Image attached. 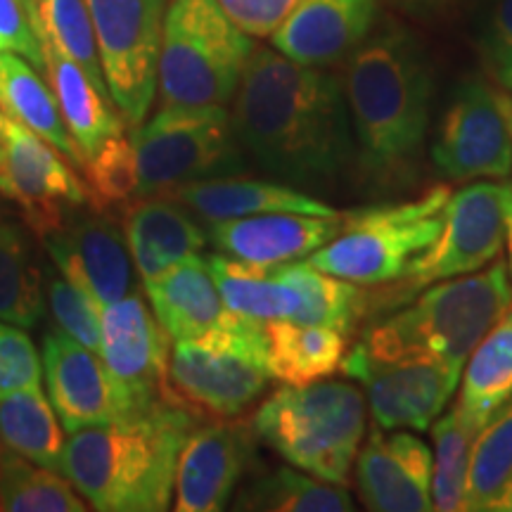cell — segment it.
<instances>
[{
    "label": "cell",
    "mask_w": 512,
    "mask_h": 512,
    "mask_svg": "<svg viewBox=\"0 0 512 512\" xmlns=\"http://www.w3.org/2000/svg\"><path fill=\"white\" fill-rule=\"evenodd\" d=\"M479 53L498 86L512 93V0H482Z\"/></svg>",
    "instance_id": "obj_40"
},
{
    "label": "cell",
    "mask_w": 512,
    "mask_h": 512,
    "mask_svg": "<svg viewBox=\"0 0 512 512\" xmlns=\"http://www.w3.org/2000/svg\"><path fill=\"white\" fill-rule=\"evenodd\" d=\"M448 197L451 188L437 185L418 200L347 211L337 238L316 249L309 264L361 287L401 280L437 240Z\"/></svg>",
    "instance_id": "obj_8"
},
{
    "label": "cell",
    "mask_w": 512,
    "mask_h": 512,
    "mask_svg": "<svg viewBox=\"0 0 512 512\" xmlns=\"http://www.w3.org/2000/svg\"><path fill=\"white\" fill-rule=\"evenodd\" d=\"M145 292L159 325L174 342L219 328L233 313L223 304L209 261L202 254L188 256L147 280Z\"/></svg>",
    "instance_id": "obj_25"
},
{
    "label": "cell",
    "mask_w": 512,
    "mask_h": 512,
    "mask_svg": "<svg viewBox=\"0 0 512 512\" xmlns=\"http://www.w3.org/2000/svg\"><path fill=\"white\" fill-rule=\"evenodd\" d=\"M512 396V302L496 325L482 337L463 368L458 406L489 420Z\"/></svg>",
    "instance_id": "obj_32"
},
{
    "label": "cell",
    "mask_w": 512,
    "mask_h": 512,
    "mask_svg": "<svg viewBox=\"0 0 512 512\" xmlns=\"http://www.w3.org/2000/svg\"><path fill=\"white\" fill-rule=\"evenodd\" d=\"M264 335L268 370L290 387L328 380L347 356V335L323 325L273 318L264 323Z\"/></svg>",
    "instance_id": "obj_26"
},
{
    "label": "cell",
    "mask_w": 512,
    "mask_h": 512,
    "mask_svg": "<svg viewBox=\"0 0 512 512\" xmlns=\"http://www.w3.org/2000/svg\"><path fill=\"white\" fill-rule=\"evenodd\" d=\"M342 91L363 171L377 185L413 174L430 126L432 74L406 27L370 31L344 60Z\"/></svg>",
    "instance_id": "obj_2"
},
{
    "label": "cell",
    "mask_w": 512,
    "mask_h": 512,
    "mask_svg": "<svg viewBox=\"0 0 512 512\" xmlns=\"http://www.w3.org/2000/svg\"><path fill=\"white\" fill-rule=\"evenodd\" d=\"M169 195L181 202L192 216L207 223L245 219V216L259 214H342L332 204L320 202L318 197L294 188V185L254 181V178H242L240 174L181 185Z\"/></svg>",
    "instance_id": "obj_22"
},
{
    "label": "cell",
    "mask_w": 512,
    "mask_h": 512,
    "mask_svg": "<svg viewBox=\"0 0 512 512\" xmlns=\"http://www.w3.org/2000/svg\"><path fill=\"white\" fill-rule=\"evenodd\" d=\"M0 195L17 202L38 238L60 226L72 209L86 207L88 188L69 159L48 140L8 117V147L0 166Z\"/></svg>",
    "instance_id": "obj_15"
},
{
    "label": "cell",
    "mask_w": 512,
    "mask_h": 512,
    "mask_svg": "<svg viewBox=\"0 0 512 512\" xmlns=\"http://www.w3.org/2000/svg\"><path fill=\"white\" fill-rule=\"evenodd\" d=\"M510 302L508 264L496 259L477 273L434 283L411 306L373 325L361 347L377 361L437 358L465 368Z\"/></svg>",
    "instance_id": "obj_4"
},
{
    "label": "cell",
    "mask_w": 512,
    "mask_h": 512,
    "mask_svg": "<svg viewBox=\"0 0 512 512\" xmlns=\"http://www.w3.org/2000/svg\"><path fill=\"white\" fill-rule=\"evenodd\" d=\"M83 171H86L93 204L98 209L128 204L138 197L136 147L124 133L107 140L91 159H86Z\"/></svg>",
    "instance_id": "obj_38"
},
{
    "label": "cell",
    "mask_w": 512,
    "mask_h": 512,
    "mask_svg": "<svg viewBox=\"0 0 512 512\" xmlns=\"http://www.w3.org/2000/svg\"><path fill=\"white\" fill-rule=\"evenodd\" d=\"M207 261L228 311L261 323L273 318H292L294 292L280 278L278 264H252L221 252L211 254Z\"/></svg>",
    "instance_id": "obj_29"
},
{
    "label": "cell",
    "mask_w": 512,
    "mask_h": 512,
    "mask_svg": "<svg viewBox=\"0 0 512 512\" xmlns=\"http://www.w3.org/2000/svg\"><path fill=\"white\" fill-rule=\"evenodd\" d=\"M41 377L43 363L29 332L0 320V399L19 389L41 387Z\"/></svg>",
    "instance_id": "obj_41"
},
{
    "label": "cell",
    "mask_w": 512,
    "mask_h": 512,
    "mask_svg": "<svg viewBox=\"0 0 512 512\" xmlns=\"http://www.w3.org/2000/svg\"><path fill=\"white\" fill-rule=\"evenodd\" d=\"M254 434V425L235 418L195 427L178 458L174 510H226L254 456Z\"/></svg>",
    "instance_id": "obj_18"
},
{
    "label": "cell",
    "mask_w": 512,
    "mask_h": 512,
    "mask_svg": "<svg viewBox=\"0 0 512 512\" xmlns=\"http://www.w3.org/2000/svg\"><path fill=\"white\" fill-rule=\"evenodd\" d=\"M278 273L294 292V311L290 320L323 325V328H332L342 335H351L366 309L368 297L361 287L320 271L309 261L306 264L302 261L278 264Z\"/></svg>",
    "instance_id": "obj_28"
},
{
    "label": "cell",
    "mask_w": 512,
    "mask_h": 512,
    "mask_svg": "<svg viewBox=\"0 0 512 512\" xmlns=\"http://www.w3.org/2000/svg\"><path fill=\"white\" fill-rule=\"evenodd\" d=\"M41 240L64 278L100 309L124 299L136 287V266L124 230L107 216L83 207L72 209Z\"/></svg>",
    "instance_id": "obj_16"
},
{
    "label": "cell",
    "mask_w": 512,
    "mask_h": 512,
    "mask_svg": "<svg viewBox=\"0 0 512 512\" xmlns=\"http://www.w3.org/2000/svg\"><path fill=\"white\" fill-rule=\"evenodd\" d=\"M403 3L413 5V8H422V10H437V8H444L448 3H453V0H403Z\"/></svg>",
    "instance_id": "obj_47"
},
{
    "label": "cell",
    "mask_w": 512,
    "mask_h": 512,
    "mask_svg": "<svg viewBox=\"0 0 512 512\" xmlns=\"http://www.w3.org/2000/svg\"><path fill=\"white\" fill-rule=\"evenodd\" d=\"M254 53L252 36L219 0H171L159 50L162 105L226 107Z\"/></svg>",
    "instance_id": "obj_6"
},
{
    "label": "cell",
    "mask_w": 512,
    "mask_h": 512,
    "mask_svg": "<svg viewBox=\"0 0 512 512\" xmlns=\"http://www.w3.org/2000/svg\"><path fill=\"white\" fill-rule=\"evenodd\" d=\"M233 508L266 512H351L356 510V505L347 486L323 482L290 465L278 467L242 486Z\"/></svg>",
    "instance_id": "obj_31"
},
{
    "label": "cell",
    "mask_w": 512,
    "mask_h": 512,
    "mask_svg": "<svg viewBox=\"0 0 512 512\" xmlns=\"http://www.w3.org/2000/svg\"><path fill=\"white\" fill-rule=\"evenodd\" d=\"M230 19L249 36H271L302 0H219Z\"/></svg>",
    "instance_id": "obj_43"
},
{
    "label": "cell",
    "mask_w": 512,
    "mask_h": 512,
    "mask_svg": "<svg viewBox=\"0 0 512 512\" xmlns=\"http://www.w3.org/2000/svg\"><path fill=\"white\" fill-rule=\"evenodd\" d=\"M347 221V211L337 216L309 214H259L245 219L209 223V242L221 254L252 264H290L337 238Z\"/></svg>",
    "instance_id": "obj_21"
},
{
    "label": "cell",
    "mask_w": 512,
    "mask_h": 512,
    "mask_svg": "<svg viewBox=\"0 0 512 512\" xmlns=\"http://www.w3.org/2000/svg\"><path fill=\"white\" fill-rule=\"evenodd\" d=\"M377 0H302L271 34L278 53L306 67H332L375 27Z\"/></svg>",
    "instance_id": "obj_20"
},
{
    "label": "cell",
    "mask_w": 512,
    "mask_h": 512,
    "mask_svg": "<svg viewBox=\"0 0 512 512\" xmlns=\"http://www.w3.org/2000/svg\"><path fill=\"white\" fill-rule=\"evenodd\" d=\"M489 512H512V475L505 486L501 489V494L494 498V503H491Z\"/></svg>",
    "instance_id": "obj_45"
},
{
    "label": "cell",
    "mask_w": 512,
    "mask_h": 512,
    "mask_svg": "<svg viewBox=\"0 0 512 512\" xmlns=\"http://www.w3.org/2000/svg\"><path fill=\"white\" fill-rule=\"evenodd\" d=\"M36 8L41 36L55 43L64 55L79 62L98 86L107 88L86 0H36Z\"/></svg>",
    "instance_id": "obj_37"
},
{
    "label": "cell",
    "mask_w": 512,
    "mask_h": 512,
    "mask_svg": "<svg viewBox=\"0 0 512 512\" xmlns=\"http://www.w3.org/2000/svg\"><path fill=\"white\" fill-rule=\"evenodd\" d=\"M171 0H86L107 88L133 128L157 95L159 50Z\"/></svg>",
    "instance_id": "obj_10"
},
{
    "label": "cell",
    "mask_w": 512,
    "mask_h": 512,
    "mask_svg": "<svg viewBox=\"0 0 512 512\" xmlns=\"http://www.w3.org/2000/svg\"><path fill=\"white\" fill-rule=\"evenodd\" d=\"M46 311L43 273L24 230L0 221V320L34 328Z\"/></svg>",
    "instance_id": "obj_34"
},
{
    "label": "cell",
    "mask_w": 512,
    "mask_h": 512,
    "mask_svg": "<svg viewBox=\"0 0 512 512\" xmlns=\"http://www.w3.org/2000/svg\"><path fill=\"white\" fill-rule=\"evenodd\" d=\"M48 304L60 332L76 339L86 349L100 351V306L86 292H81L67 278H53L48 285Z\"/></svg>",
    "instance_id": "obj_39"
},
{
    "label": "cell",
    "mask_w": 512,
    "mask_h": 512,
    "mask_svg": "<svg viewBox=\"0 0 512 512\" xmlns=\"http://www.w3.org/2000/svg\"><path fill=\"white\" fill-rule=\"evenodd\" d=\"M5 147H8V114L0 110V166L5 162Z\"/></svg>",
    "instance_id": "obj_46"
},
{
    "label": "cell",
    "mask_w": 512,
    "mask_h": 512,
    "mask_svg": "<svg viewBox=\"0 0 512 512\" xmlns=\"http://www.w3.org/2000/svg\"><path fill=\"white\" fill-rule=\"evenodd\" d=\"M0 110L83 169V155L64 126L53 88L34 64L15 53H0Z\"/></svg>",
    "instance_id": "obj_27"
},
{
    "label": "cell",
    "mask_w": 512,
    "mask_h": 512,
    "mask_svg": "<svg viewBox=\"0 0 512 512\" xmlns=\"http://www.w3.org/2000/svg\"><path fill=\"white\" fill-rule=\"evenodd\" d=\"M124 235L136 273L147 280L207 247L209 235L171 195L136 197L126 204Z\"/></svg>",
    "instance_id": "obj_23"
},
{
    "label": "cell",
    "mask_w": 512,
    "mask_h": 512,
    "mask_svg": "<svg viewBox=\"0 0 512 512\" xmlns=\"http://www.w3.org/2000/svg\"><path fill=\"white\" fill-rule=\"evenodd\" d=\"M342 370L361 382L375 425L387 432L401 427L430 430L463 377V366L437 358L377 361L361 344L347 351Z\"/></svg>",
    "instance_id": "obj_13"
},
{
    "label": "cell",
    "mask_w": 512,
    "mask_h": 512,
    "mask_svg": "<svg viewBox=\"0 0 512 512\" xmlns=\"http://www.w3.org/2000/svg\"><path fill=\"white\" fill-rule=\"evenodd\" d=\"M482 418L465 411L463 406H453L444 418L434 420L432 439L437 446L432 472V505L439 512L465 510L467 475L475 451L479 430L484 427Z\"/></svg>",
    "instance_id": "obj_33"
},
{
    "label": "cell",
    "mask_w": 512,
    "mask_h": 512,
    "mask_svg": "<svg viewBox=\"0 0 512 512\" xmlns=\"http://www.w3.org/2000/svg\"><path fill=\"white\" fill-rule=\"evenodd\" d=\"M0 510L5 512H86V498L67 477L46 465H31L17 453L0 456Z\"/></svg>",
    "instance_id": "obj_35"
},
{
    "label": "cell",
    "mask_w": 512,
    "mask_h": 512,
    "mask_svg": "<svg viewBox=\"0 0 512 512\" xmlns=\"http://www.w3.org/2000/svg\"><path fill=\"white\" fill-rule=\"evenodd\" d=\"M0 53H15L46 74L36 0H0Z\"/></svg>",
    "instance_id": "obj_42"
},
{
    "label": "cell",
    "mask_w": 512,
    "mask_h": 512,
    "mask_svg": "<svg viewBox=\"0 0 512 512\" xmlns=\"http://www.w3.org/2000/svg\"><path fill=\"white\" fill-rule=\"evenodd\" d=\"M0 444L31 463L60 472L62 422L41 387L19 389L0 399Z\"/></svg>",
    "instance_id": "obj_30"
},
{
    "label": "cell",
    "mask_w": 512,
    "mask_h": 512,
    "mask_svg": "<svg viewBox=\"0 0 512 512\" xmlns=\"http://www.w3.org/2000/svg\"><path fill=\"white\" fill-rule=\"evenodd\" d=\"M503 110L505 117H508L510 124V133H512V98L508 91H503ZM508 252H510V275H512V185H510V214H508Z\"/></svg>",
    "instance_id": "obj_44"
},
{
    "label": "cell",
    "mask_w": 512,
    "mask_h": 512,
    "mask_svg": "<svg viewBox=\"0 0 512 512\" xmlns=\"http://www.w3.org/2000/svg\"><path fill=\"white\" fill-rule=\"evenodd\" d=\"M273 380L264 323L230 313L200 337L176 339L169 358V401L214 420L238 418Z\"/></svg>",
    "instance_id": "obj_7"
},
{
    "label": "cell",
    "mask_w": 512,
    "mask_h": 512,
    "mask_svg": "<svg viewBox=\"0 0 512 512\" xmlns=\"http://www.w3.org/2000/svg\"><path fill=\"white\" fill-rule=\"evenodd\" d=\"M41 41L50 88L60 105L64 126L72 133L86 164L107 140L124 133L126 119L112 107V93L98 86L79 62L64 55L48 38L41 36Z\"/></svg>",
    "instance_id": "obj_24"
},
{
    "label": "cell",
    "mask_w": 512,
    "mask_h": 512,
    "mask_svg": "<svg viewBox=\"0 0 512 512\" xmlns=\"http://www.w3.org/2000/svg\"><path fill=\"white\" fill-rule=\"evenodd\" d=\"M100 358L124 392L131 415L169 401V332L140 294H126L100 309Z\"/></svg>",
    "instance_id": "obj_14"
},
{
    "label": "cell",
    "mask_w": 512,
    "mask_h": 512,
    "mask_svg": "<svg viewBox=\"0 0 512 512\" xmlns=\"http://www.w3.org/2000/svg\"><path fill=\"white\" fill-rule=\"evenodd\" d=\"M510 185L472 183L451 192L437 240L403 273V299L441 280L482 271L508 238Z\"/></svg>",
    "instance_id": "obj_11"
},
{
    "label": "cell",
    "mask_w": 512,
    "mask_h": 512,
    "mask_svg": "<svg viewBox=\"0 0 512 512\" xmlns=\"http://www.w3.org/2000/svg\"><path fill=\"white\" fill-rule=\"evenodd\" d=\"M230 121L242 150L294 188H328L356 152L342 81L275 48H254Z\"/></svg>",
    "instance_id": "obj_1"
},
{
    "label": "cell",
    "mask_w": 512,
    "mask_h": 512,
    "mask_svg": "<svg viewBox=\"0 0 512 512\" xmlns=\"http://www.w3.org/2000/svg\"><path fill=\"white\" fill-rule=\"evenodd\" d=\"M138 197L169 195L188 183L245 171L242 145L226 107L162 105L133 128Z\"/></svg>",
    "instance_id": "obj_9"
},
{
    "label": "cell",
    "mask_w": 512,
    "mask_h": 512,
    "mask_svg": "<svg viewBox=\"0 0 512 512\" xmlns=\"http://www.w3.org/2000/svg\"><path fill=\"white\" fill-rule=\"evenodd\" d=\"M43 375L50 403L69 434L131 415L124 392L98 351L64 332H50L43 339Z\"/></svg>",
    "instance_id": "obj_17"
},
{
    "label": "cell",
    "mask_w": 512,
    "mask_h": 512,
    "mask_svg": "<svg viewBox=\"0 0 512 512\" xmlns=\"http://www.w3.org/2000/svg\"><path fill=\"white\" fill-rule=\"evenodd\" d=\"M195 413L159 401L143 413L72 432L60 472L100 512H164Z\"/></svg>",
    "instance_id": "obj_3"
},
{
    "label": "cell",
    "mask_w": 512,
    "mask_h": 512,
    "mask_svg": "<svg viewBox=\"0 0 512 512\" xmlns=\"http://www.w3.org/2000/svg\"><path fill=\"white\" fill-rule=\"evenodd\" d=\"M368 401L349 382H311L268 396L254 413V432L297 470L347 486L366 437Z\"/></svg>",
    "instance_id": "obj_5"
},
{
    "label": "cell",
    "mask_w": 512,
    "mask_h": 512,
    "mask_svg": "<svg viewBox=\"0 0 512 512\" xmlns=\"http://www.w3.org/2000/svg\"><path fill=\"white\" fill-rule=\"evenodd\" d=\"M512 475V396L484 422L467 475L465 510L489 512Z\"/></svg>",
    "instance_id": "obj_36"
},
{
    "label": "cell",
    "mask_w": 512,
    "mask_h": 512,
    "mask_svg": "<svg viewBox=\"0 0 512 512\" xmlns=\"http://www.w3.org/2000/svg\"><path fill=\"white\" fill-rule=\"evenodd\" d=\"M356 484L373 512H430L434 458L425 441L408 432L375 427L356 458Z\"/></svg>",
    "instance_id": "obj_19"
},
{
    "label": "cell",
    "mask_w": 512,
    "mask_h": 512,
    "mask_svg": "<svg viewBox=\"0 0 512 512\" xmlns=\"http://www.w3.org/2000/svg\"><path fill=\"white\" fill-rule=\"evenodd\" d=\"M432 159L451 181H505L512 176V133L503 88L479 76L465 79L448 102Z\"/></svg>",
    "instance_id": "obj_12"
}]
</instances>
